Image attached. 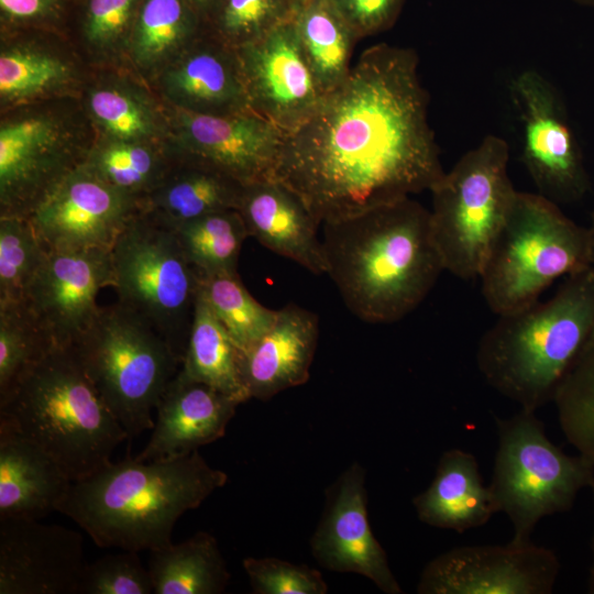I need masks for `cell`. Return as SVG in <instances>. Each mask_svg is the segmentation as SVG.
<instances>
[{
    "label": "cell",
    "instance_id": "6da1fadb",
    "mask_svg": "<svg viewBox=\"0 0 594 594\" xmlns=\"http://www.w3.org/2000/svg\"><path fill=\"white\" fill-rule=\"evenodd\" d=\"M413 48L365 50L318 109L285 134L275 178L320 224L429 190L443 177Z\"/></svg>",
    "mask_w": 594,
    "mask_h": 594
},
{
    "label": "cell",
    "instance_id": "7a4b0ae2",
    "mask_svg": "<svg viewBox=\"0 0 594 594\" xmlns=\"http://www.w3.org/2000/svg\"><path fill=\"white\" fill-rule=\"evenodd\" d=\"M323 226L327 273L346 308L367 323L415 310L444 270L430 210L406 197Z\"/></svg>",
    "mask_w": 594,
    "mask_h": 594
},
{
    "label": "cell",
    "instance_id": "3957f363",
    "mask_svg": "<svg viewBox=\"0 0 594 594\" xmlns=\"http://www.w3.org/2000/svg\"><path fill=\"white\" fill-rule=\"evenodd\" d=\"M227 481V473L211 468L198 450L153 461L127 457L74 481L57 512L99 548L150 551L172 543L179 517Z\"/></svg>",
    "mask_w": 594,
    "mask_h": 594
},
{
    "label": "cell",
    "instance_id": "277c9868",
    "mask_svg": "<svg viewBox=\"0 0 594 594\" xmlns=\"http://www.w3.org/2000/svg\"><path fill=\"white\" fill-rule=\"evenodd\" d=\"M594 331V265L564 277L556 294L498 316L482 336L476 365L503 396L536 411L559 386Z\"/></svg>",
    "mask_w": 594,
    "mask_h": 594
},
{
    "label": "cell",
    "instance_id": "5b68a950",
    "mask_svg": "<svg viewBox=\"0 0 594 594\" xmlns=\"http://www.w3.org/2000/svg\"><path fill=\"white\" fill-rule=\"evenodd\" d=\"M0 418L46 451L73 482L106 465L129 439L75 345L54 344L0 399Z\"/></svg>",
    "mask_w": 594,
    "mask_h": 594
},
{
    "label": "cell",
    "instance_id": "8992f818",
    "mask_svg": "<svg viewBox=\"0 0 594 594\" xmlns=\"http://www.w3.org/2000/svg\"><path fill=\"white\" fill-rule=\"evenodd\" d=\"M593 265L588 227L538 193L517 191L479 278L488 308L502 316L538 301L556 279Z\"/></svg>",
    "mask_w": 594,
    "mask_h": 594
},
{
    "label": "cell",
    "instance_id": "52a82bcc",
    "mask_svg": "<svg viewBox=\"0 0 594 594\" xmlns=\"http://www.w3.org/2000/svg\"><path fill=\"white\" fill-rule=\"evenodd\" d=\"M75 348L129 439L152 430V411L180 367V361L161 334L117 302L99 308Z\"/></svg>",
    "mask_w": 594,
    "mask_h": 594
},
{
    "label": "cell",
    "instance_id": "ba28073f",
    "mask_svg": "<svg viewBox=\"0 0 594 594\" xmlns=\"http://www.w3.org/2000/svg\"><path fill=\"white\" fill-rule=\"evenodd\" d=\"M509 146L485 136L430 189V223L444 270L479 278L486 254L505 223L517 191L508 175Z\"/></svg>",
    "mask_w": 594,
    "mask_h": 594
},
{
    "label": "cell",
    "instance_id": "9c48e42d",
    "mask_svg": "<svg viewBox=\"0 0 594 594\" xmlns=\"http://www.w3.org/2000/svg\"><path fill=\"white\" fill-rule=\"evenodd\" d=\"M118 302L143 318L183 362L200 273L188 261L175 229L143 209L111 248Z\"/></svg>",
    "mask_w": 594,
    "mask_h": 594
},
{
    "label": "cell",
    "instance_id": "30bf717a",
    "mask_svg": "<svg viewBox=\"0 0 594 594\" xmlns=\"http://www.w3.org/2000/svg\"><path fill=\"white\" fill-rule=\"evenodd\" d=\"M498 447L488 485L497 513L513 524L512 540L526 542L541 518L571 509L578 493L594 482V465L569 455L547 437L536 411L495 417Z\"/></svg>",
    "mask_w": 594,
    "mask_h": 594
},
{
    "label": "cell",
    "instance_id": "8fae6325",
    "mask_svg": "<svg viewBox=\"0 0 594 594\" xmlns=\"http://www.w3.org/2000/svg\"><path fill=\"white\" fill-rule=\"evenodd\" d=\"M522 129V163L538 194L561 204L581 200L591 189L581 146L556 87L526 69L512 82Z\"/></svg>",
    "mask_w": 594,
    "mask_h": 594
},
{
    "label": "cell",
    "instance_id": "7c38bea8",
    "mask_svg": "<svg viewBox=\"0 0 594 594\" xmlns=\"http://www.w3.org/2000/svg\"><path fill=\"white\" fill-rule=\"evenodd\" d=\"M560 571L556 553L531 540L462 546L424 568L419 594H550Z\"/></svg>",
    "mask_w": 594,
    "mask_h": 594
},
{
    "label": "cell",
    "instance_id": "4fadbf2b",
    "mask_svg": "<svg viewBox=\"0 0 594 594\" xmlns=\"http://www.w3.org/2000/svg\"><path fill=\"white\" fill-rule=\"evenodd\" d=\"M142 205L80 164L62 176L29 218L47 250L108 249Z\"/></svg>",
    "mask_w": 594,
    "mask_h": 594
},
{
    "label": "cell",
    "instance_id": "5bb4252c",
    "mask_svg": "<svg viewBox=\"0 0 594 594\" xmlns=\"http://www.w3.org/2000/svg\"><path fill=\"white\" fill-rule=\"evenodd\" d=\"M113 286L111 250H47L22 302L57 345H75L94 321L100 289Z\"/></svg>",
    "mask_w": 594,
    "mask_h": 594
},
{
    "label": "cell",
    "instance_id": "9a60e30c",
    "mask_svg": "<svg viewBox=\"0 0 594 594\" xmlns=\"http://www.w3.org/2000/svg\"><path fill=\"white\" fill-rule=\"evenodd\" d=\"M235 51L250 108L285 134L322 102L326 94L305 59L294 20Z\"/></svg>",
    "mask_w": 594,
    "mask_h": 594
},
{
    "label": "cell",
    "instance_id": "2e32d148",
    "mask_svg": "<svg viewBox=\"0 0 594 594\" xmlns=\"http://www.w3.org/2000/svg\"><path fill=\"white\" fill-rule=\"evenodd\" d=\"M365 477L364 468L354 462L326 491L323 513L310 540L311 553L327 570L361 574L386 594H402L370 526Z\"/></svg>",
    "mask_w": 594,
    "mask_h": 594
},
{
    "label": "cell",
    "instance_id": "e0dca14e",
    "mask_svg": "<svg viewBox=\"0 0 594 594\" xmlns=\"http://www.w3.org/2000/svg\"><path fill=\"white\" fill-rule=\"evenodd\" d=\"M82 536L40 519H0V594H79Z\"/></svg>",
    "mask_w": 594,
    "mask_h": 594
},
{
    "label": "cell",
    "instance_id": "ac0fdd59",
    "mask_svg": "<svg viewBox=\"0 0 594 594\" xmlns=\"http://www.w3.org/2000/svg\"><path fill=\"white\" fill-rule=\"evenodd\" d=\"M183 148L242 184L275 178L285 133L253 111L179 116Z\"/></svg>",
    "mask_w": 594,
    "mask_h": 594
},
{
    "label": "cell",
    "instance_id": "d6986e66",
    "mask_svg": "<svg viewBox=\"0 0 594 594\" xmlns=\"http://www.w3.org/2000/svg\"><path fill=\"white\" fill-rule=\"evenodd\" d=\"M241 403L177 372L156 405L146 446L134 458L153 461L185 455L222 438Z\"/></svg>",
    "mask_w": 594,
    "mask_h": 594
},
{
    "label": "cell",
    "instance_id": "ffe728a7",
    "mask_svg": "<svg viewBox=\"0 0 594 594\" xmlns=\"http://www.w3.org/2000/svg\"><path fill=\"white\" fill-rule=\"evenodd\" d=\"M69 166L57 129L48 119L28 118L0 129L1 216L29 217Z\"/></svg>",
    "mask_w": 594,
    "mask_h": 594
},
{
    "label": "cell",
    "instance_id": "44dd1931",
    "mask_svg": "<svg viewBox=\"0 0 594 594\" xmlns=\"http://www.w3.org/2000/svg\"><path fill=\"white\" fill-rule=\"evenodd\" d=\"M237 210L249 237L314 274L327 273L320 223L287 185L277 178L246 184Z\"/></svg>",
    "mask_w": 594,
    "mask_h": 594
},
{
    "label": "cell",
    "instance_id": "7402d4cb",
    "mask_svg": "<svg viewBox=\"0 0 594 594\" xmlns=\"http://www.w3.org/2000/svg\"><path fill=\"white\" fill-rule=\"evenodd\" d=\"M319 338L318 316L296 304L278 309L271 329L240 352V366L250 398L267 400L307 383Z\"/></svg>",
    "mask_w": 594,
    "mask_h": 594
},
{
    "label": "cell",
    "instance_id": "603a6c76",
    "mask_svg": "<svg viewBox=\"0 0 594 594\" xmlns=\"http://www.w3.org/2000/svg\"><path fill=\"white\" fill-rule=\"evenodd\" d=\"M72 483L46 451L0 418V519L57 512Z\"/></svg>",
    "mask_w": 594,
    "mask_h": 594
},
{
    "label": "cell",
    "instance_id": "cb8c5ba5",
    "mask_svg": "<svg viewBox=\"0 0 594 594\" xmlns=\"http://www.w3.org/2000/svg\"><path fill=\"white\" fill-rule=\"evenodd\" d=\"M413 505L420 521L459 534L485 525L497 513L476 458L461 449L441 454L433 480Z\"/></svg>",
    "mask_w": 594,
    "mask_h": 594
},
{
    "label": "cell",
    "instance_id": "d4e9b609",
    "mask_svg": "<svg viewBox=\"0 0 594 594\" xmlns=\"http://www.w3.org/2000/svg\"><path fill=\"white\" fill-rule=\"evenodd\" d=\"M173 94L188 110L232 113L250 108L235 48L222 45L196 47L168 75Z\"/></svg>",
    "mask_w": 594,
    "mask_h": 594
},
{
    "label": "cell",
    "instance_id": "484cf974",
    "mask_svg": "<svg viewBox=\"0 0 594 594\" xmlns=\"http://www.w3.org/2000/svg\"><path fill=\"white\" fill-rule=\"evenodd\" d=\"M188 157L191 164L165 176L143 207L170 228L208 213L238 209L243 193L244 184L237 178L205 161Z\"/></svg>",
    "mask_w": 594,
    "mask_h": 594
},
{
    "label": "cell",
    "instance_id": "4316f807",
    "mask_svg": "<svg viewBox=\"0 0 594 594\" xmlns=\"http://www.w3.org/2000/svg\"><path fill=\"white\" fill-rule=\"evenodd\" d=\"M147 569L155 594H219L230 580L217 539L206 531L150 550Z\"/></svg>",
    "mask_w": 594,
    "mask_h": 594
},
{
    "label": "cell",
    "instance_id": "83f0119b",
    "mask_svg": "<svg viewBox=\"0 0 594 594\" xmlns=\"http://www.w3.org/2000/svg\"><path fill=\"white\" fill-rule=\"evenodd\" d=\"M178 374L207 384L241 404L250 399L241 374L240 351L200 290Z\"/></svg>",
    "mask_w": 594,
    "mask_h": 594
},
{
    "label": "cell",
    "instance_id": "f1b7e54d",
    "mask_svg": "<svg viewBox=\"0 0 594 594\" xmlns=\"http://www.w3.org/2000/svg\"><path fill=\"white\" fill-rule=\"evenodd\" d=\"M294 23L305 59L327 95L348 77L358 38L329 0H306Z\"/></svg>",
    "mask_w": 594,
    "mask_h": 594
},
{
    "label": "cell",
    "instance_id": "f546056e",
    "mask_svg": "<svg viewBox=\"0 0 594 594\" xmlns=\"http://www.w3.org/2000/svg\"><path fill=\"white\" fill-rule=\"evenodd\" d=\"M173 229L188 261L201 275L238 273L239 255L249 233L237 209L208 213Z\"/></svg>",
    "mask_w": 594,
    "mask_h": 594
},
{
    "label": "cell",
    "instance_id": "4dcf8cb0",
    "mask_svg": "<svg viewBox=\"0 0 594 594\" xmlns=\"http://www.w3.org/2000/svg\"><path fill=\"white\" fill-rule=\"evenodd\" d=\"M200 293L240 352L250 349L274 324L278 310L260 304L237 274L201 275Z\"/></svg>",
    "mask_w": 594,
    "mask_h": 594
},
{
    "label": "cell",
    "instance_id": "1f68e13d",
    "mask_svg": "<svg viewBox=\"0 0 594 594\" xmlns=\"http://www.w3.org/2000/svg\"><path fill=\"white\" fill-rule=\"evenodd\" d=\"M199 18L190 0H142L131 30L136 58L152 63L185 44Z\"/></svg>",
    "mask_w": 594,
    "mask_h": 594
},
{
    "label": "cell",
    "instance_id": "d6a6232c",
    "mask_svg": "<svg viewBox=\"0 0 594 594\" xmlns=\"http://www.w3.org/2000/svg\"><path fill=\"white\" fill-rule=\"evenodd\" d=\"M553 403L568 442L594 465V331L559 386Z\"/></svg>",
    "mask_w": 594,
    "mask_h": 594
},
{
    "label": "cell",
    "instance_id": "836d02e7",
    "mask_svg": "<svg viewBox=\"0 0 594 594\" xmlns=\"http://www.w3.org/2000/svg\"><path fill=\"white\" fill-rule=\"evenodd\" d=\"M53 345L22 301L0 304V399Z\"/></svg>",
    "mask_w": 594,
    "mask_h": 594
},
{
    "label": "cell",
    "instance_id": "e575fe53",
    "mask_svg": "<svg viewBox=\"0 0 594 594\" xmlns=\"http://www.w3.org/2000/svg\"><path fill=\"white\" fill-rule=\"evenodd\" d=\"M47 249L29 217L0 219V304L21 302Z\"/></svg>",
    "mask_w": 594,
    "mask_h": 594
},
{
    "label": "cell",
    "instance_id": "d590c367",
    "mask_svg": "<svg viewBox=\"0 0 594 594\" xmlns=\"http://www.w3.org/2000/svg\"><path fill=\"white\" fill-rule=\"evenodd\" d=\"M82 165L140 204L138 196L145 193L148 197L165 177L157 154L142 142L116 140L98 150Z\"/></svg>",
    "mask_w": 594,
    "mask_h": 594
},
{
    "label": "cell",
    "instance_id": "8d00e7d4",
    "mask_svg": "<svg viewBox=\"0 0 594 594\" xmlns=\"http://www.w3.org/2000/svg\"><path fill=\"white\" fill-rule=\"evenodd\" d=\"M299 0H222L211 15L222 43L238 48L295 19Z\"/></svg>",
    "mask_w": 594,
    "mask_h": 594
},
{
    "label": "cell",
    "instance_id": "74e56055",
    "mask_svg": "<svg viewBox=\"0 0 594 594\" xmlns=\"http://www.w3.org/2000/svg\"><path fill=\"white\" fill-rule=\"evenodd\" d=\"M67 75L62 61L42 52L15 48L0 56V94L4 99L33 97L57 86Z\"/></svg>",
    "mask_w": 594,
    "mask_h": 594
},
{
    "label": "cell",
    "instance_id": "f35d334b",
    "mask_svg": "<svg viewBox=\"0 0 594 594\" xmlns=\"http://www.w3.org/2000/svg\"><path fill=\"white\" fill-rule=\"evenodd\" d=\"M139 552L122 550L88 563L79 594H150L153 583Z\"/></svg>",
    "mask_w": 594,
    "mask_h": 594
},
{
    "label": "cell",
    "instance_id": "ab89813d",
    "mask_svg": "<svg viewBox=\"0 0 594 594\" xmlns=\"http://www.w3.org/2000/svg\"><path fill=\"white\" fill-rule=\"evenodd\" d=\"M256 594H324L322 574L306 564L277 558H245L242 562Z\"/></svg>",
    "mask_w": 594,
    "mask_h": 594
},
{
    "label": "cell",
    "instance_id": "60d3db41",
    "mask_svg": "<svg viewBox=\"0 0 594 594\" xmlns=\"http://www.w3.org/2000/svg\"><path fill=\"white\" fill-rule=\"evenodd\" d=\"M89 107L96 120L118 141L142 142L153 131L147 110L120 90H95L90 95Z\"/></svg>",
    "mask_w": 594,
    "mask_h": 594
},
{
    "label": "cell",
    "instance_id": "b9f144b4",
    "mask_svg": "<svg viewBox=\"0 0 594 594\" xmlns=\"http://www.w3.org/2000/svg\"><path fill=\"white\" fill-rule=\"evenodd\" d=\"M142 0H85L82 31L94 45L108 46L131 33Z\"/></svg>",
    "mask_w": 594,
    "mask_h": 594
},
{
    "label": "cell",
    "instance_id": "7bdbcfd3",
    "mask_svg": "<svg viewBox=\"0 0 594 594\" xmlns=\"http://www.w3.org/2000/svg\"><path fill=\"white\" fill-rule=\"evenodd\" d=\"M356 38L387 30L396 20L403 0H329Z\"/></svg>",
    "mask_w": 594,
    "mask_h": 594
},
{
    "label": "cell",
    "instance_id": "ee69618b",
    "mask_svg": "<svg viewBox=\"0 0 594 594\" xmlns=\"http://www.w3.org/2000/svg\"><path fill=\"white\" fill-rule=\"evenodd\" d=\"M69 0H0L1 18L11 24H33L56 20Z\"/></svg>",
    "mask_w": 594,
    "mask_h": 594
},
{
    "label": "cell",
    "instance_id": "f6af8a7d",
    "mask_svg": "<svg viewBox=\"0 0 594 594\" xmlns=\"http://www.w3.org/2000/svg\"><path fill=\"white\" fill-rule=\"evenodd\" d=\"M222 0H190L199 16H211Z\"/></svg>",
    "mask_w": 594,
    "mask_h": 594
},
{
    "label": "cell",
    "instance_id": "bcb514c9",
    "mask_svg": "<svg viewBox=\"0 0 594 594\" xmlns=\"http://www.w3.org/2000/svg\"><path fill=\"white\" fill-rule=\"evenodd\" d=\"M590 488L592 490L593 497H594V482H593V484L591 485ZM591 548H592V553H593V562H592V566L590 569L587 590H588V593L594 594V532H593V537H592Z\"/></svg>",
    "mask_w": 594,
    "mask_h": 594
},
{
    "label": "cell",
    "instance_id": "7dc6e473",
    "mask_svg": "<svg viewBox=\"0 0 594 594\" xmlns=\"http://www.w3.org/2000/svg\"><path fill=\"white\" fill-rule=\"evenodd\" d=\"M581 7H585L594 10V0H570Z\"/></svg>",
    "mask_w": 594,
    "mask_h": 594
},
{
    "label": "cell",
    "instance_id": "c3c4849f",
    "mask_svg": "<svg viewBox=\"0 0 594 594\" xmlns=\"http://www.w3.org/2000/svg\"><path fill=\"white\" fill-rule=\"evenodd\" d=\"M588 229H590V232H591V235H592V239H593V243H594V209H593L592 215H591V224H590Z\"/></svg>",
    "mask_w": 594,
    "mask_h": 594
},
{
    "label": "cell",
    "instance_id": "681fc988",
    "mask_svg": "<svg viewBox=\"0 0 594 594\" xmlns=\"http://www.w3.org/2000/svg\"><path fill=\"white\" fill-rule=\"evenodd\" d=\"M301 3L305 2L306 0H299Z\"/></svg>",
    "mask_w": 594,
    "mask_h": 594
}]
</instances>
